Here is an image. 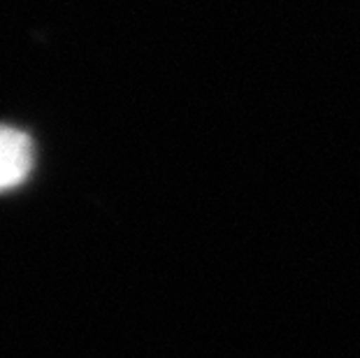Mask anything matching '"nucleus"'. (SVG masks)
Masks as SVG:
<instances>
[{"label":"nucleus","instance_id":"f257e3e1","mask_svg":"<svg viewBox=\"0 0 360 358\" xmlns=\"http://www.w3.org/2000/svg\"><path fill=\"white\" fill-rule=\"evenodd\" d=\"M33 167V142L12 126H0V191L19 186Z\"/></svg>","mask_w":360,"mask_h":358}]
</instances>
